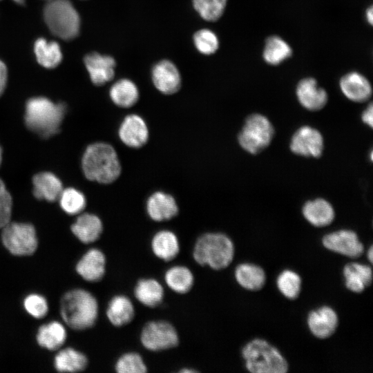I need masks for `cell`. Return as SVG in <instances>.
<instances>
[{"label": "cell", "instance_id": "cell-1", "mask_svg": "<svg viewBox=\"0 0 373 373\" xmlns=\"http://www.w3.org/2000/svg\"><path fill=\"white\" fill-rule=\"evenodd\" d=\"M82 168L88 180L104 184L114 182L122 173L117 151L106 142H95L87 146L82 156Z\"/></svg>", "mask_w": 373, "mask_h": 373}, {"label": "cell", "instance_id": "cell-2", "mask_svg": "<svg viewBox=\"0 0 373 373\" xmlns=\"http://www.w3.org/2000/svg\"><path fill=\"white\" fill-rule=\"evenodd\" d=\"M235 256V245L231 238L221 232H207L195 240L192 256L202 267L220 271L228 267Z\"/></svg>", "mask_w": 373, "mask_h": 373}, {"label": "cell", "instance_id": "cell-3", "mask_svg": "<svg viewBox=\"0 0 373 373\" xmlns=\"http://www.w3.org/2000/svg\"><path fill=\"white\" fill-rule=\"evenodd\" d=\"M60 313L65 323L75 330H85L97 322L99 305L96 298L84 289L66 292L60 302Z\"/></svg>", "mask_w": 373, "mask_h": 373}, {"label": "cell", "instance_id": "cell-4", "mask_svg": "<svg viewBox=\"0 0 373 373\" xmlns=\"http://www.w3.org/2000/svg\"><path fill=\"white\" fill-rule=\"evenodd\" d=\"M246 370L251 373H286L289 363L280 351L265 339L256 338L241 350Z\"/></svg>", "mask_w": 373, "mask_h": 373}, {"label": "cell", "instance_id": "cell-5", "mask_svg": "<svg viewBox=\"0 0 373 373\" xmlns=\"http://www.w3.org/2000/svg\"><path fill=\"white\" fill-rule=\"evenodd\" d=\"M65 111L62 103L55 104L44 97H33L26 103L25 122L30 130L48 138L59 131Z\"/></svg>", "mask_w": 373, "mask_h": 373}, {"label": "cell", "instance_id": "cell-6", "mask_svg": "<svg viewBox=\"0 0 373 373\" xmlns=\"http://www.w3.org/2000/svg\"><path fill=\"white\" fill-rule=\"evenodd\" d=\"M44 17L50 30L62 39H73L79 32L80 18L70 0H48Z\"/></svg>", "mask_w": 373, "mask_h": 373}, {"label": "cell", "instance_id": "cell-7", "mask_svg": "<svg viewBox=\"0 0 373 373\" xmlns=\"http://www.w3.org/2000/svg\"><path fill=\"white\" fill-rule=\"evenodd\" d=\"M274 128L269 119L259 113L250 115L240 131L238 140L240 146L251 154H257L271 143Z\"/></svg>", "mask_w": 373, "mask_h": 373}, {"label": "cell", "instance_id": "cell-8", "mask_svg": "<svg viewBox=\"0 0 373 373\" xmlns=\"http://www.w3.org/2000/svg\"><path fill=\"white\" fill-rule=\"evenodd\" d=\"M1 240L6 249L17 256H30L38 247L35 229L29 223L8 222L2 228Z\"/></svg>", "mask_w": 373, "mask_h": 373}, {"label": "cell", "instance_id": "cell-9", "mask_svg": "<svg viewBox=\"0 0 373 373\" xmlns=\"http://www.w3.org/2000/svg\"><path fill=\"white\" fill-rule=\"evenodd\" d=\"M140 341L142 345L151 352H162L177 347L180 342L175 326L165 320H153L143 326Z\"/></svg>", "mask_w": 373, "mask_h": 373}, {"label": "cell", "instance_id": "cell-10", "mask_svg": "<svg viewBox=\"0 0 373 373\" xmlns=\"http://www.w3.org/2000/svg\"><path fill=\"white\" fill-rule=\"evenodd\" d=\"M321 242L327 250L350 258H359L365 251L364 245L358 234L351 229H340L327 233Z\"/></svg>", "mask_w": 373, "mask_h": 373}, {"label": "cell", "instance_id": "cell-11", "mask_svg": "<svg viewBox=\"0 0 373 373\" xmlns=\"http://www.w3.org/2000/svg\"><path fill=\"white\" fill-rule=\"evenodd\" d=\"M289 146L296 155L319 157L324 148L323 137L318 130L309 126H303L294 133Z\"/></svg>", "mask_w": 373, "mask_h": 373}, {"label": "cell", "instance_id": "cell-12", "mask_svg": "<svg viewBox=\"0 0 373 373\" xmlns=\"http://www.w3.org/2000/svg\"><path fill=\"white\" fill-rule=\"evenodd\" d=\"M117 132L120 141L132 149L144 146L149 137V130L146 121L135 113L129 114L123 118Z\"/></svg>", "mask_w": 373, "mask_h": 373}, {"label": "cell", "instance_id": "cell-13", "mask_svg": "<svg viewBox=\"0 0 373 373\" xmlns=\"http://www.w3.org/2000/svg\"><path fill=\"white\" fill-rule=\"evenodd\" d=\"M339 318L334 308L323 305L309 312L307 325L311 334L318 339H327L336 332Z\"/></svg>", "mask_w": 373, "mask_h": 373}, {"label": "cell", "instance_id": "cell-14", "mask_svg": "<svg viewBox=\"0 0 373 373\" xmlns=\"http://www.w3.org/2000/svg\"><path fill=\"white\" fill-rule=\"evenodd\" d=\"M151 77L153 85L162 94L173 95L180 88V73L169 60L164 59L156 63L153 67Z\"/></svg>", "mask_w": 373, "mask_h": 373}, {"label": "cell", "instance_id": "cell-15", "mask_svg": "<svg viewBox=\"0 0 373 373\" xmlns=\"http://www.w3.org/2000/svg\"><path fill=\"white\" fill-rule=\"evenodd\" d=\"M75 269L77 273L86 281H100L106 274V257L101 249L90 248L79 260Z\"/></svg>", "mask_w": 373, "mask_h": 373}, {"label": "cell", "instance_id": "cell-16", "mask_svg": "<svg viewBox=\"0 0 373 373\" xmlns=\"http://www.w3.org/2000/svg\"><path fill=\"white\" fill-rule=\"evenodd\" d=\"M148 216L155 222H164L174 218L179 213L175 198L164 191H157L151 193L146 202Z\"/></svg>", "mask_w": 373, "mask_h": 373}, {"label": "cell", "instance_id": "cell-17", "mask_svg": "<svg viewBox=\"0 0 373 373\" xmlns=\"http://www.w3.org/2000/svg\"><path fill=\"white\" fill-rule=\"evenodd\" d=\"M84 60L95 85H104L114 78L116 62L113 57L93 52L86 55Z\"/></svg>", "mask_w": 373, "mask_h": 373}, {"label": "cell", "instance_id": "cell-18", "mask_svg": "<svg viewBox=\"0 0 373 373\" xmlns=\"http://www.w3.org/2000/svg\"><path fill=\"white\" fill-rule=\"evenodd\" d=\"M296 93L301 106L312 111L323 108L328 99L327 92L312 77L301 79L297 84Z\"/></svg>", "mask_w": 373, "mask_h": 373}, {"label": "cell", "instance_id": "cell-19", "mask_svg": "<svg viewBox=\"0 0 373 373\" xmlns=\"http://www.w3.org/2000/svg\"><path fill=\"white\" fill-rule=\"evenodd\" d=\"M150 247L153 254L164 262L174 260L180 252L178 237L169 229L157 231L151 240Z\"/></svg>", "mask_w": 373, "mask_h": 373}, {"label": "cell", "instance_id": "cell-20", "mask_svg": "<svg viewBox=\"0 0 373 373\" xmlns=\"http://www.w3.org/2000/svg\"><path fill=\"white\" fill-rule=\"evenodd\" d=\"M135 309L132 300L124 294H116L108 301L106 316L109 323L116 327L125 326L134 319Z\"/></svg>", "mask_w": 373, "mask_h": 373}, {"label": "cell", "instance_id": "cell-21", "mask_svg": "<svg viewBox=\"0 0 373 373\" xmlns=\"http://www.w3.org/2000/svg\"><path fill=\"white\" fill-rule=\"evenodd\" d=\"M345 287L355 294H361L372 283L370 266L359 262H349L343 269Z\"/></svg>", "mask_w": 373, "mask_h": 373}, {"label": "cell", "instance_id": "cell-22", "mask_svg": "<svg viewBox=\"0 0 373 373\" xmlns=\"http://www.w3.org/2000/svg\"><path fill=\"white\" fill-rule=\"evenodd\" d=\"M340 88L343 95L354 102L367 101L372 95L369 80L361 73L350 72L340 79Z\"/></svg>", "mask_w": 373, "mask_h": 373}, {"label": "cell", "instance_id": "cell-23", "mask_svg": "<svg viewBox=\"0 0 373 373\" xmlns=\"http://www.w3.org/2000/svg\"><path fill=\"white\" fill-rule=\"evenodd\" d=\"M103 223L95 214L81 213L71 226L73 235L82 242L90 244L97 241L103 232Z\"/></svg>", "mask_w": 373, "mask_h": 373}, {"label": "cell", "instance_id": "cell-24", "mask_svg": "<svg viewBox=\"0 0 373 373\" xmlns=\"http://www.w3.org/2000/svg\"><path fill=\"white\" fill-rule=\"evenodd\" d=\"M234 277L242 288L251 291L261 290L267 280L264 269L252 262H242L238 265L234 270Z\"/></svg>", "mask_w": 373, "mask_h": 373}, {"label": "cell", "instance_id": "cell-25", "mask_svg": "<svg viewBox=\"0 0 373 373\" xmlns=\"http://www.w3.org/2000/svg\"><path fill=\"white\" fill-rule=\"evenodd\" d=\"M133 294L140 304L146 307L154 308L163 302L164 289L155 278H142L135 285Z\"/></svg>", "mask_w": 373, "mask_h": 373}, {"label": "cell", "instance_id": "cell-26", "mask_svg": "<svg viewBox=\"0 0 373 373\" xmlns=\"http://www.w3.org/2000/svg\"><path fill=\"white\" fill-rule=\"evenodd\" d=\"M305 219L312 226L324 227L332 223L335 211L332 205L323 198L307 201L302 209Z\"/></svg>", "mask_w": 373, "mask_h": 373}, {"label": "cell", "instance_id": "cell-27", "mask_svg": "<svg viewBox=\"0 0 373 373\" xmlns=\"http://www.w3.org/2000/svg\"><path fill=\"white\" fill-rule=\"evenodd\" d=\"M33 194L39 200L54 202L59 199L63 190L62 183L53 173L41 172L32 178Z\"/></svg>", "mask_w": 373, "mask_h": 373}, {"label": "cell", "instance_id": "cell-28", "mask_svg": "<svg viewBox=\"0 0 373 373\" xmlns=\"http://www.w3.org/2000/svg\"><path fill=\"white\" fill-rule=\"evenodd\" d=\"M164 280L172 291L178 294H185L192 289L195 277L188 267L176 265L169 267L165 271Z\"/></svg>", "mask_w": 373, "mask_h": 373}, {"label": "cell", "instance_id": "cell-29", "mask_svg": "<svg viewBox=\"0 0 373 373\" xmlns=\"http://www.w3.org/2000/svg\"><path fill=\"white\" fill-rule=\"evenodd\" d=\"M66 336L65 327L58 321H51L39 327L36 339L41 347L54 351L64 344Z\"/></svg>", "mask_w": 373, "mask_h": 373}, {"label": "cell", "instance_id": "cell-30", "mask_svg": "<svg viewBox=\"0 0 373 373\" xmlns=\"http://www.w3.org/2000/svg\"><path fill=\"white\" fill-rule=\"evenodd\" d=\"M109 96L113 103L122 108L133 106L138 101L140 93L136 84L129 79H120L110 88Z\"/></svg>", "mask_w": 373, "mask_h": 373}, {"label": "cell", "instance_id": "cell-31", "mask_svg": "<svg viewBox=\"0 0 373 373\" xmlns=\"http://www.w3.org/2000/svg\"><path fill=\"white\" fill-rule=\"evenodd\" d=\"M87 356L72 347L60 350L54 358V367L60 372H77L84 370L88 365Z\"/></svg>", "mask_w": 373, "mask_h": 373}, {"label": "cell", "instance_id": "cell-32", "mask_svg": "<svg viewBox=\"0 0 373 373\" xmlns=\"http://www.w3.org/2000/svg\"><path fill=\"white\" fill-rule=\"evenodd\" d=\"M34 52L38 63L46 68H55L62 60L59 45L55 41H48L44 38L35 41Z\"/></svg>", "mask_w": 373, "mask_h": 373}, {"label": "cell", "instance_id": "cell-33", "mask_svg": "<svg viewBox=\"0 0 373 373\" xmlns=\"http://www.w3.org/2000/svg\"><path fill=\"white\" fill-rule=\"evenodd\" d=\"M292 50L281 37L276 35L269 37L263 50L264 60L269 64L278 65L290 57Z\"/></svg>", "mask_w": 373, "mask_h": 373}, {"label": "cell", "instance_id": "cell-34", "mask_svg": "<svg viewBox=\"0 0 373 373\" xmlns=\"http://www.w3.org/2000/svg\"><path fill=\"white\" fill-rule=\"evenodd\" d=\"M280 293L289 300L297 299L302 290V278L295 271L286 269L280 272L276 280Z\"/></svg>", "mask_w": 373, "mask_h": 373}, {"label": "cell", "instance_id": "cell-35", "mask_svg": "<svg viewBox=\"0 0 373 373\" xmlns=\"http://www.w3.org/2000/svg\"><path fill=\"white\" fill-rule=\"evenodd\" d=\"M117 373H145L148 368L141 354L130 351L121 354L114 365Z\"/></svg>", "mask_w": 373, "mask_h": 373}, {"label": "cell", "instance_id": "cell-36", "mask_svg": "<svg viewBox=\"0 0 373 373\" xmlns=\"http://www.w3.org/2000/svg\"><path fill=\"white\" fill-rule=\"evenodd\" d=\"M59 200L61 209L69 215L81 213L86 204L84 195L74 188L63 189Z\"/></svg>", "mask_w": 373, "mask_h": 373}, {"label": "cell", "instance_id": "cell-37", "mask_svg": "<svg viewBox=\"0 0 373 373\" xmlns=\"http://www.w3.org/2000/svg\"><path fill=\"white\" fill-rule=\"evenodd\" d=\"M196 12L204 20L216 21L224 13L227 0H192Z\"/></svg>", "mask_w": 373, "mask_h": 373}, {"label": "cell", "instance_id": "cell-38", "mask_svg": "<svg viewBox=\"0 0 373 373\" xmlns=\"http://www.w3.org/2000/svg\"><path fill=\"white\" fill-rule=\"evenodd\" d=\"M193 43L196 49L202 54L209 55L215 53L219 48V40L212 30L204 28L195 32Z\"/></svg>", "mask_w": 373, "mask_h": 373}, {"label": "cell", "instance_id": "cell-39", "mask_svg": "<svg viewBox=\"0 0 373 373\" xmlns=\"http://www.w3.org/2000/svg\"><path fill=\"white\" fill-rule=\"evenodd\" d=\"M23 307L26 312L35 318H42L48 312V304L43 296L30 294L23 300Z\"/></svg>", "mask_w": 373, "mask_h": 373}, {"label": "cell", "instance_id": "cell-40", "mask_svg": "<svg viewBox=\"0 0 373 373\" xmlns=\"http://www.w3.org/2000/svg\"><path fill=\"white\" fill-rule=\"evenodd\" d=\"M12 214V198L0 179V229L10 222Z\"/></svg>", "mask_w": 373, "mask_h": 373}, {"label": "cell", "instance_id": "cell-41", "mask_svg": "<svg viewBox=\"0 0 373 373\" xmlns=\"http://www.w3.org/2000/svg\"><path fill=\"white\" fill-rule=\"evenodd\" d=\"M8 77L7 68L5 64L0 60V97L6 86Z\"/></svg>", "mask_w": 373, "mask_h": 373}, {"label": "cell", "instance_id": "cell-42", "mask_svg": "<svg viewBox=\"0 0 373 373\" xmlns=\"http://www.w3.org/2000/svg\"><path fill=\"white\" fill-rule=\"evenodd\" d=\"M373 106L372 104L370 103L369 106L367 107V108L362 113L361 115V119L363 123L369 126L370 127H372L373 124Z\"/></svg>", "mask_w": 373, "mask_h": 373}, {"label": "cell", "instance_id": "cell-43", "mask_svg": "<svg viewBox=\"0 0 373 373\" xmlns=\"http://www.w3.org/2000/svg\"><path fill=\"white\" fill-rule=\"evenodd\" d=\"M365 16L367 22L372 26L373 23V8L372 6L367 8Z\"/></svg>", "mask_w": 373, "mask_h": 373}, {"label": "cell", "instance_id": "cell-44", "mask_svg": "<svg viewBox=\"0 0 373 373\" xmlns=\"http://www.w3.org/2000/svg\"><path fill=\"white\" fill-rule=\"evenodd\" d=\"M367 258L370 263L373 262V247L371 245L367 251Z\"/></svg>", "mask_w": 373, "mask_h": 373}, {"label": "cell", "instance_id": "cell-45", "mask_svg": "<svg viewBox=\"0 0 373 373\" xmlns=\"http://www.w3.org/2000/svg\"><path fill=\"white\" fill-rule=\"evenodd\" d=\"M197 372L196 370L189 368V367L182 368V370H179V372H182V373H192V372Z\"/></svg>", "mask_w": 373, "mask_h": 373}, {"label": "cell", "instance_id": "cell-46", "mask_svg": "<svg viewBox=\"0 0 373 373\" xmlns=\"http://www.w3.org/2000/svg\"><path fill=\"white\" fill-rule=\"evenodd\" d=\"M13 1H15L17 3L21 4V5L24 4V2H25V0H13Z\"/></svg>", "mask_w": 373, "mask_h": 373}, {"label": "cell", "instance_id": "cell-47", "mask_svg": "<svg viewBox=\"0 0 373 373\" xmlns=\"http://www.w3.org/2000/svg\"><path fill=\"white\" fill-rule=\"evenodd\" d=\"M1 160H2V150H1V148L0 147V165L1 163Z\"/></svg>", "mask_w": 373, "mask_h": 373}]
</instances>
